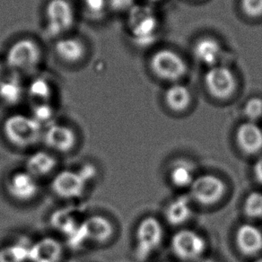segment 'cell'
Returning <instances> with one entry per match:
<instances>
[{
    "label": "cell",
    "instance_id": "obj_1",
    "mask_svg": "<svg viewBox=\"0 0 262 262\" xmlns=\"http://www.w3.org/2000/svg\"><path fill=\"white\" fill-rule=\"evenodd\" d=\"M43 60V48L38 40L28 36L12 41L3 59L8 72L21 77L37 73Z\"/></svg>",
    "mask_w": 262,
    "mask_h": 262
},
{
    "label": "cell",
    "instance_id": "obj_2",
    "mask_svg": "<svg viewBox=\"0 0 262 262\" xmlns=\"http://www.w3.org/2000/svg\"><path fill=\"white\" fill-rule=\"evenodd\" d=\"M147 67L157 79L167 84L184 82L189 64L184 55L173 48H157L149 55Z\"/></svg>",
    "mask_w": 262,
    "mask_h": 262
},
{
    "label": "cell",
    "instance_id": "obj_3",
    "mask_svg": "<svg viewBox=\"0 0 262 262\" xmlns=\"http://www.w3.org/2000/svg\"><path fill=\"white\" fill-rule=\"evenodd\" d=\"M2 130L12 146L26 149L41 142L44 129L30 114L13 113L5 119Z\"/></svg>",
    "mask_w": 262,
    "mask_h": 262
},
{
    "label": "cell",
    "instance_id": "obj_4",
    "mask_svg": "<svg viewBox=\"0 0 262 262\" xmlns=\"http://www.w3.org/2000/svg\"><path fill=\"white\" fill-rule=\"evenodd\" d=\"M77 20V10L70 0H49L44 7V29L55 40L71 34Z\"/></svg>",
    "mask_w": 262,
    "mask_h": 262
},
{
    "label": "cell",
    "instance_id": "obj_5",
    "mask_svg": "<svg viewBox=\"0 0 262 262\" xmlns=\"http://www.w3.org/2000/svg\"><path fill=\"white\" fill-rule=\"evenodd\" d=\"M203 85L210 97L226 102L236 95L240 82L236 72L226 63L205 70Z\"/></svg>",
    "mask_w": 262,
    "mask_h": 262
},
{
    "label": "cell",
    "instance_id": "obj_6",
    "mask_svg": "<svg viewBox=\"0 0 262 262\" xmlns=\"http://www.w3.org/2000/svg\"><path fill=\"white\" fill-rule=\"evenodd\" d=\"M164 231L162 223L154 216L143 219L136 229V256L140 260L150 258L164 242Z\"/></svg>",
    "mask_w": 262,
    "mask_h": 262
},
{
    "label": "cell",
    "instance_id": "obj_7",
    "mask_svg": "<svg viewBox=\"0 0 262 262\" xmlns=\"http://www.w3.org/2000/svg\"><path fill=\"white\" fill-rule=\"evenodd\" d=\"M171 251L177 258L184 261L200 260L208 249L205 237L195 230L182 229L173 234Z\"/></svg>",
    "mask_w": 262,
    "mask_h": 262
},
{
    "label": "cell",
    "instance_id": "obj_8",
    "mask_svg": "<svg viewBox=\"0 0 262 262\" xmlns=\"http://www.w3.org/2000/svg\"><path fill=\"white\" fill-rule=\"evenodd\" d=\"M191 201L202 206H214L222 201L226 194V182L216 175H196L189 188Z\"/></svg>",
    "mask_w": 262,
    "mask_h": 262
},
{
    "label": "cell",
    "instance_id": "obj_9",
    "mask_svg": "<svg viewBox=\"0 0 262 262\" xmlns=\"http://www.w3.org/2000/svg\"><path fill=\"white\" fill-rule=\"evenodd\" d=\"M226 55L227 50L226 45L219 38L214 35H201L193 42V58L206 70L220 64H226L224 61Z\"/></svg>",
    "mask_w": 262,
    "mask_h": 262
},
{
    "label": "cell",
    "instance_id": "obj_10",
    "mask_svg": "<svg viewBox=\"0 0 262 262\" xmlns=\"http://www.w3.org/2000/svg\"><path fill=\"white\" fill-rule=\"evenodd\" d=\"M88 185L79 171L71 169L58 171L51 181L53 193L66 201H74L83 196Z\"/></svg>",
    "mask_w": 262,
    "mask_h": 262
},
{
    "label": "cell",
    "instance_id": "obj_11",
    "mask_svg": "<svg viewBox=\"0 0 262 262\" xmlns=\"http://www.w3.org/2000/svg\"><path fill=\"white\" fill-rule=\"evenodd\" d=\"M54 55L59 61L67 66H77L88 58V43L82 37L69 34L55 40Z\"/></svg>",
    "mask_w": 262,
    "mask_h": 262
},
{
    "label": "cell",
    "instance_id": "obj_12",
    "mask_svg": "<svg viewBox=\"0 0 262 262\" xmlns=\"http://www.w3.org/2000/svg\"><path fill=\"white\" fill-rule=\"evenodd\" d=\"M41 142L51 153H70L77 146V133L68 125L55 122L44 128Z\"/></svg>",
    "mask_w": 262,
    "mask_h": 262
},
{
    "label": "cell",
    "instance_id": "obj_13",
    "mask_svg": "<svg viewBox=\"0 0 262 262\" xmlns=\"http://www.w3.org/2000/svg\"><path fill=\"white\" fill-rule=\"evenodd\" d=\"M128 20V31L139 41L152 40L159 29L157 14L146 8H131Z\"/></svg>",
    "mask_w": 262,
    "mask_h": 262
},
{
    "label": "cell",
    "instance_id": "obj_14",
    "mask_svg": "<svg viewBox=\"0 0 262 262\" xmlns=\"http://www.w3.org/2000/svg\"><path fill=\"white\" fill-rule=\"evenodd\" d=\"M7 191L13 200L18 202H29L38 196L39 181L26 170L15 171L8 179Z\"/></svg>",
    "mask_w": 262,
    "mask_h": 262
},
{
    "label": "cell",
    "instance_id": "obj_15",
    "mask_svg": "<svg viewBox=\"0 0 262 262\" xmlns=\"http://www.w3.org/2000/svg\"><path fill=\"white\" fill-rule=\"evenodd\" d=\"M81 233L84 243L105 244L114 235V226L103 215H91L81 223Z\"/></svg>",
    "mask_w": 262,
    "mask_h": 262
},
{
    "label": "cell",
    "instance_id": "obj_16",
    "mask_svg": "<svg viewBox=\"0 0 262 262\" xmlns=\"http://www.w3.org/2000/svg\"><path fill=\"white\" fill-rule=\"evenodd\" d=\"M235 139L239 148L249 156L262 151V128L258 123L245 120L237 127Z\"/></svg>",
    "mask_w": 262,
    "mask_h": 262
},
{
    "label": "cell",
    "instance_id": "obj_17",
    "mask_svg": "<svg viewBox=\"0 0 262 262\" xmlns=\"http://www.w3.org/2000/svg\"><path fill=\"white\" fill-rule=\"evenodd\" d=\"M235 244L242 254L255 256L262 251V231L258 226L246 223L241 225L235 233Z\"/></svg>",
    "mask_w": 262,
    "mask_h": 262
},
{
    "label": "cell",
    "instance_id": "obj_18",
    "mask_svg": "<svg viewBox=\"0 0 262 262\" xmlns=\"http://www.w3.org/2000/svg\"><path fill=\"white\" fill-rule=\"evenodd\" d=\"M26 97V83L23 77L7 73L0 81V102L8 107L19 105Z\"/></svg>",
    "mask_w": 262,
    "mask_h": 262
},
{
    "label": "cell",
    "instance_id": "obj_19",
    "mask_svg": "<svg viewBox=\"0 0 262 262\" xmlns=\"http://www.w3.org/2000/svg\"><path fill=\"white\" fill-rule=\"evenodd\" d=\"M193 98L191 89L184 82L168 84L164 90V104L173 113H181L188 111L192 105Z\"/></svg>",
    "mask_w": 262,
    "mask_h": 262
},
{
    "label": "cell",
    "instance_id": "obj_20",
    "mask_svg": "<svg viewBox=\"0 0 262 262\" xmlns=\"http://www.w3.org/2000/svg\"><path fill=\"white\" fill-rule=\"evenodd\" d=\"M57 165L54 154L49 150H36L27 157L25 170L39 181L52 174Z\"/></svg>",
    "mask_w": 262,
    "mask_h": 262
},
{
    "label": "cell",
    "instance_id": "obj_21",
    "mask_svg": "<svg viewBox=\"0 0 262 262\" xmlns=\"http://www.w3.org/2000/svg\"><path fill=\"white\" fill-rule=\"evenodd\" d=\"M192 215V201L189 195H180L172 199L164 209L165 220L172 226H183Z\"/></svg>",
    "mask_w": 262,
    "mask_h": 262
},
{
    "label": "cell",
    "instance_id": "obj_22",
    "mask_svg": "<svg viewBox=\"0 0 262 262\" xmlns=\"http://www.w3.org/2000/svg\"><path fill=\"white\" fill-rule=\"evenodd\" d=\"M62 257L61 244L54 238H42L31 246L30 262H60Z\"/></svg>",
    "mask_w": 262,
    "mask_h": 262
},
{
    "label": "cell",
    "instance_id": "obj_23",
    "mask_svg": "<svg viewBox=\"0 0 262 262\" xmlns=\"http://www.w3.org/2000/svg\"><path fill=\"white\" fill-rule=\"evenodd\" d=\"M169 176L172 185L180 189H189L196 179V170L190 161L179 159L171 164Z\"/></svg>",
    "mask_w": 262,
    "mask_h": 262
},
{
    "label": "cell",
    "instance_id": "obj_24",
    "mask_svg": "<svg viewBox=\"0 0 262 262\" xmlns=\"http://www.w3.org/2000/svg\"><path fill=\"white\" fill-rule=\"evenodd\" d=\"M53 94V85L45 77L35 76L26 84V97L32 99L33 103L51 102Z\"/></svg>",
    "mask_w": 262,
    "mask_h": 262
},
{
    "label": "cell",
    "instance_id": "obj_25",
    "mask_svg": "<svg viewBox=\"0 0 262 262\" xmlns=\"http://www.w3.org/2000/svg\"><path fill=\"white\" fill-rule=\"evenodd\" d=\"M32 244L16 242L0 250V262H30Z\"/></svg>",
    "mask_w": 262,
    "mask_h": 262
},
{
    "label": "cell",
    "instance_id": "obj_26",
    "mask_svg": "<svg viewBox=\"0 0 262 262\" xmlns=\"http://www.w3.org/2000/svg\"><path fill=\"white\" fill-rule=\"evenodd\" d=\"M55 109L51 105V102H40V103H33V109L31 113V116L40 124L42 128L51 126V124L55 123Z\"/></svg>",
    "mask_w": 262,
    "mask_h": 262
},
{
    "label": "cell",
    "instance_id": "obj_27",
    "mask_svg": "<svg viewBox=\"0 0 262 262\" xmlns=\"http://www.w3.org/2000/svg\"><path fill=\"white\" fill-rule=\"evenodd\" d=\"M244 212L249 219H262V192L249 193L244 202Z\"/></svg>",
    "mask_w": 262,
    "mask_h": 262
},
{
    "label": "cell",
    "instance_id": "obj_28",
    "mask_svg": "<svg viewBox=\"0 0 262 262\" xmlns=\"http://www.w3.org/2000/svg\"><path fill=\"white\" fill-rule=\"evenodd\" d=\"M243 113L247 121L257 123L262 119V97L251 96L243 106Z\"/></svg>",
    "mask_w": 262,
    "mask_h": 262
},
{
    "label": "cell",
    "instance_id": "obj_29",
    "mask_svg": "<svg viewBox=\"0 0 262 262\" xmlns=\"http://www.w3.org/2000/svg\"><path fill=\"white\" fill-rule=\"evenodd\" d=\"M81 3L92 18H102L110 9L109 0H81Z\"/></svg>",
    "mask_w": 262,
    "mask_h": 262
},
{
    "label": "cell",
    "instance_id": "obj_30",
    "mask_svg": "<svg viewBox=\"0 0 262 262\" xmlns=\"http://www.w3.org/2000/svg\"><path fill=\"white\" fill-rule=\"evenodd\" d=\"M239 7L244 17L251 20L262 18V0H240Z\"/></svg>",
    "mask_w": 262,
    "mask_h": 262
},
{
    "label": "cell",
    "instance_id": "obj_31",
    "mask_svg": "<svg viewBox=\"0 0 262 262\" xmlns=\"http://www.w3.org/2000/svg\"><path fill=\"white\" fill-rule=\"evenodd\" d=\"M77 171H79V173L83 176V178L88 184H89V182H92L96 177L95 176L96 169L92 164H84L80 169H77Z\"/></svg>",
    "mask_w": 262,
    "mask_h": 262
},
{
    "label": "cell",
    "instance_id": "obj_32",
    "mask_svg": "<svg viewBox=\"0 0 262 262\" xmlns=\"http://www.w3.org/2000/svg\"><path fill=\"white\" fill-rule=\"evenodd\" d=\"M133 0H109V7L115 9H120L119 11H122L126 8H130V4ZM131 9V8H130Z\"/></svg>",
    "mask_w": 262,
    "mask_h": 262
},
{
    "label": "cell",
    "instance_id": "obj_33",
    "mask_svg": "<svg viewBox=\"0 0 262 262\" xmlns=\"http://www.w3.org/2000/svg\"><path fill=\"white\" fill-rule=\"evenodd\" d=\"M253 174L256 181L262 185V156L258 157L253 165Z\"/></svg>",
    "mask_w": 262,
    "mask_h": 262
},
{
    "label": "cell",
    "instance_id": "obj_34",
    "mask_svg": "<svg viewBox=\"0 0 262 262\" xmlns=\"http://www.w3.org/2000/svg\"><path fill=\"white\" fill-rule=\"evenodd\" d=\"M7 71H8V70L5 66L4 61L0 59V81L2 80V78L7 75Z\"/></svg>",
    "mask_w": 262,
    "mask_h": 262
},
{
    "label": "cell",
    "instance_id": "obj_35",
    "mask_svg": "<svg viewBox=\"0 0 262 262\" xmlns=\"http://www.w3.org/2000/svg\"><path fill=\"white\" fill-rule=\"evenodd\" d=\"M196 262H217L215 259L212 258H202Z\"/></svg>",
    "mask_w": 262,
    "mask_h": 262
},
{
    "label": "cell",
    "instance_id": "obj_36",
    "mask_svg": "<svg viewBox=\"0 0 262 262\" xmlns=\"http://www.w3.org/2000/svg\"><path fill=\"white\" fill-rule=\"evenodd\" d=\"M150 1H154V2H157V1H160V0H150Z\"/></svg>",
    "mask_w": 262,
    "mask_h": 262
},
{
    "label": "cell",
    "instance_id": "obj_37",
    "mask_svg": "<svg viewBox=\"0 0 262 262\" xmlns=\"http://www.w3.org/2000/svg\"><path fill=\"white\" fill-rule=\"evenodd\" d=\"M161 262H167V261H161Z\"/></svg>",
    "mask_w": 262,
    "mask_h": 262
}]
</instances>
